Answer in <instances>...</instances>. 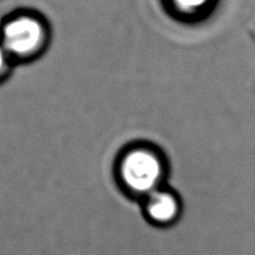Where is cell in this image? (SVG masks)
I'll list each match as a JSON object with an SVG mask.
<instances>
[{
    "label": "cell",
    "instance_id": "1",
    "mask_svg": "<svg viewBox=\"0 0 255 255\" xmlns=\"http://www.w3.org/2000/svg\"><path fill=\"white\" fill-rule=\"evenodd\" d=\"M168 175V159L154 144L133 143L125 146L115 159L114 178L118 188L139 203L165 186Z\"/></svg>",
    "mask_w": 255,
    "mask_h": 255
},
{
    "label": "cell",
    "instance_id": "2",
    "mask_svg": "<svg viewBox=\"0 0 255 255\" xmlns=\"http://www.w3.org/2000/svg\"><path fill=\"white\" fill-rule=\"evenodd\" d=\"M50 40V28L38 14L16 13L0 25V43L14 65L40 59Z\"/></svg>",
    "mask_w": 255,
    "mask_h": 255
},
{
    "label": "cell",
    "instance_id": "3",
    "mask_svg": "<svg viewBox=\"0 0 255 255\" xmlns=\"http://www.w3.org/2000/svg\"><path fill=\"white\" fill-rule=\"evenodd\" d=\"M140 204L146 222L161 229L175 225L183 215V200L168 185L151 193Z\"/></svg>",
    "mask_w": 255,
    "mask_h": 255
},
{
    "label": "cell",
    "instance_id": "4",
    "mask_svg": "<svg viewBox=\"0 0 255 255\" xmlns=\"http://www.w3.org/2000/svg\"><path fill=\"white\" fill-rule=\"evenodd\" d=\"M170 8L176 16L184 20H197L209 10L212 0H169Z\"/></svg>",
    "mask_w": 255,
    "mask_h": 255
},
{
    "label": "cell",
    "instance_id": "5",
    "mask_svg": "<svg viewBox=\"0 0 255 255\" xmlns=\"http://www.w3.org/2000/svg\"><path fill=\"white\" fill-rule=\"evenodd\" d=\"M13 67L14 64L11 63L4 48L1 46V43H0V82H3V80H5L9 77Z\"/></svg>",
    "mask_w": 255,
    "mask_h": 255
}]
</instances>
